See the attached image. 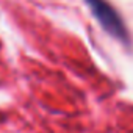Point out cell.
I'll return each mask as SVG.
<instances>
[{"label": "cell", "mask_w": 133, "mask_h": 133, "mask_svg": "<svg viewBox=\"0 0 133 133\" xmlns=\"http://www.w3.org/2000/svg\"><path fill=\"white\" fill-rule=\"evenodd\" d=\"M85 3L108 35L124 44H130V33L124 24V19L108 0H85Z\"/></svg>", "instance_id": "obj_1"}]
</instances>
